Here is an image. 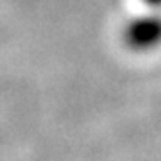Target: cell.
Returning a JSON list of instances; mask_svg holds the SVG:
<instances>
[{
    "label": "cell",
    "mask_w": 161,
    "mask_h": 161,
    "mask_svg": "<svg viewBox=\"0 0 161 161\" xmlns=\"http://www.w3.org/2000/svg\"><path fill=\"white\" fill-rule=\"evenodd\" d=\"M122 40L129 50L138 54L158 50L161 47V11L147 9L129 18L122 29Z\"/></svg>",
    "instance_id": "cell-1"
},
{
    "label": "cell",
    "mask_w": 161,
    "mask_h": 161,
    "mask_svg": "<svg viewBox=\"0 0 161 161\" xmlns=\"http://www.w3.org/2000/svg\"><path fill=\"white\" fill-rule=\"evenodd\" d=\"M147 9H158L161 11V0H140Z\"/></svg>",
    "instance_id": "cell-2"
}]
</instances>
